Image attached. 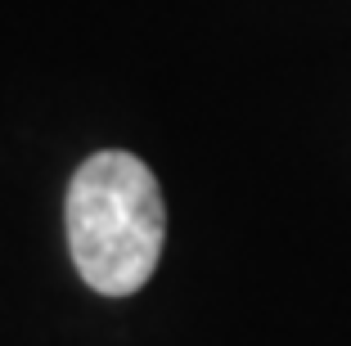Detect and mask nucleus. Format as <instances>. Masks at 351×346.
Wrapping results in <instances>:
<instances>
[{
  "label": "nucleus",
  "mask_w": 351,
  "mask_h": 346,
  "mask_svg": "<svg viewBox=\"0 0 351 346\" xmlns=\"http://www.w3.org/2000/svg\"><path fill=\"white\" fill-rule=\"evenodd\" d=\"M167 238L162 189L135 153H95L68 184V247L104 297H131L158 270Z\"/></svg>",
  "instance_id": "obj_1"
}]
</instances>
